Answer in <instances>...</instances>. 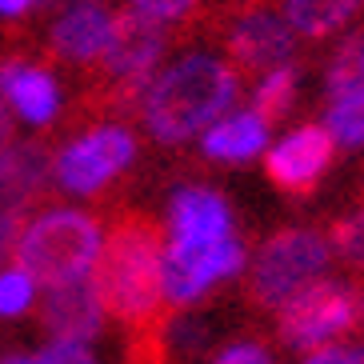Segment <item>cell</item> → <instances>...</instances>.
Returning <instances> with one entry per match:
<instances>
[{"mask_svg":"<svg viewBox=\"0 0 364 364\" xmlns=\"http://www.w3.org/2000/svg\"><path fill=\"white\" fill-rule=\"evenodd\" d=\"M164 228L149 213H124L105 232L92 284L105 316L124 324V336L164 324Z\"/></svg>","mask_w":364,"mask_h":364,"instance_id":"cell-1","label":"cell"},{"mask_svg":"<svg viewBox=\"0 0 364 364\" xmlns=\"http://www.w3.org/2000/svg\"><path fill=\"white\" fill-rule=\"evenodd\" d=\"M240 97V76L208 53H188L152 76L144 92V124L161 144H184L208 132Z\"/></svg>","mask_w":364,"mask_h":364,"instance_id":"cell-2","label":"cell"},{"mask_svg":"<svg viewBox=\"0 0 364 364\" xmlns=\"http://www.w3.org/2000/svg\"><path fill=\"white\" fill-rule=\"evenodd\" d=\"M100 245H105V232L92 213L68 208V204H44L21 228L12 257H16V268H24L36 284L60 289V284L92 277Z\"/></svg>","mask_w":364,"mask_h":364,"instance_id":"cell-3","label":"cell"},{"mask_svg":"<svg viewBox=\"0 0 364 364\" xmlns=\"http://www.w3.org/2000/svg\"><path fill=\"white\" fill-rule=\"evenodd\" d=\"M164 48H168V33L161 21H152L136 9L112 12V36L108 48L97 65L100 76V105L108 108H129L136 105L140 88L152 85V73L161 65Z\"/></svg>","mask_w":364,"mask_h":364,"instance_id":"cell-4","label":"cell"},{"mask_svg":"<svg viewBox=\"0 0 364 364\" xmlns=\"http://www.w3.org/2000/svg\"><path fill=\"white\" fill-rule=\"evenodd\" d=\"M332 260V248L321 232L309 228H284L260 245L252 272H248V296L260 309H280L300 289H309Z\"/></svg>","mask_w":364,"mask_h":364,"instance_id":"cell-5","label":"cell"},{"mask_svg":"<svg viewBox=\"0 0 364 364\" xmlns=\"http://www.w3.org/2000/svg\"><path fill=\"white\" fill-rule=\"evenodd\" d=\"M360 296L341 280H312L292 300L280 304L277 332L289 348H324L332 336H341L360 316Z\"/></svg>","mask_w":364,"mask_h":364,"instance_id":"cell-6","label":"cell"},{"mask_svg":"<svg viewBox=\"0 0 364 364\" xmlns=\"http://www.w3.org/2000/svg\"><path fill=\"white\" fill-rule=\"evenodd\" d=\"M53 161L56 156L44 140H16L9 152H0V268L12 257L21 228L28 225L24 216H33L48 193Z\"/></svg>","mask_w":364,"mask_h":364,"instance_id":"cell-7","label":"cell"},{"mask_svg":"<svg viewBox=\"0 0 364 364\" xmlns=\"http://www.w3.org/2000/svg\"><path fill=\"white\" fill-rule=\"evenodd\" d=\"M132 156H136V136L124 124L92 129L85 136L68 140L65 149L56 152L53 161L56 188H65L73 196H97L108 181H117L120 172L129 168Z\"/></svg>","mask_w":364,"mask_h":364,"instance_id":"cell-8","label":"cell"},{"mask_svg":"<svg viewBox=\"0 0 364 364\" xmlns=\"http://www.w3.org/2000/svg\"><path fill=\"white\" fill-rule=\"evenodd\" d=\"M332 156H336V140L324 124H300L284 140H277L264 152V176L289 196H309L324 181Z\"/></svg>","mask_w":364,"mask_h":364,"instance_id":"cell-9","label":"cell"},{"mask_svg":"<svg viewBox=\"0 0 364 364\" xmlns=\"http://www.w3.org/2000/svg\"><path fill=\"white\" fill-rule=\"evenodd\" d=\"M232 240V208L213 188H176L168 200V248L208 252Z\"/></svg>","mask_w":364,"mask_h":364,"instance_id":"cell-10","label":"cell"},{"mask_svg":"<svg viewBox=\"0 0 364 364\" xmlns=\"http://www.w3.org/2000/svg\"><path fill=\"white\" fill-rule=\"evenodd\" d=\"M240 264H245V248L236 236L220 248H208V252H172L164 245V292L172 304H193L220 280L232 277Z\"/></svg>","mask_w":364,"mask_h":364,"instance_id":"cell-11","label":"cell"},{"mask_svg":"<svg viewBox=\"0 0 364 364\" xmlns=\"http://www.w3.org/2000/svg\"><path fill=\"white\" fill-rule=\"evenodd\" d=\"M41 324L48 328L53 341H65V344L97 341L100 328H105V304H100V296H97L92 277L73 280V284H60V289L44 292V300H41Z\"/></svg>","mask_w":364,"mask_h":364,"instance_id":"cell-12","label":"cell"},{"mask_svg":"<svg viewBox=\"0 0 364 364\" xmlns=\"http://www.w3.org/2000/svg\"><path fill=\"white\" fill-rule=\"evenodd\" d=\"M228 56L245 73H272V68L289 65L292 48H296V33L284 16H272V12H248L228 28L225 36Z\"/></svg>","mask_w":364,"mask_h":364,"instance_id":"cell-13","label":"cell"},{"mask_svg":"<svg viewBox=\"0 0 364 364\" xmlns=\"http://www.w3.org/2000/svg\"><path fill=\"white\" fill-rule=\"evenodd\" d=\"M112 36V12L105 4H68L48 28V56L60 65H100Z\"/></svg>","mask_w":364,"mask_h":364,"instance_id":"cell-14","label":"cell"},{"mask_svg":"<svg viewBox=\"0 0 364 364\" xmlns=\"http://www.w3.org/2000/svg\"><path fill=\"white\" fill-rule=\"evenodd\" d=\"M0 92L12 112L33 129H48L60 117V85L48 68H36L21 56H0Z\"/></svg>","mask_w":364,"mask_h":364,"instance_id":"cell-15","label":"cell"},{"mask_svg":"<svg viewBox=\"0 0 364 364\" xmlns=\"http://www.w3.org/2000/svg\"><path fill=\"white\" fill-rule=\"evenodd\" d=\"M200 149L208 161H225V164H245L257 161L268 149V124L248 108V112H232L228 120H216L213 129L204 132Z\"/></svg>","mask_w":364,"mask_h":364,"instance_id":"cell-16","label":"cell"},{"mask_svg":"<svg viewBox=\"0 0 364 364\" xmlns=\"http://www.w3.org/2000/svg\"><path fill=\"white\" fill-rule=\"evenodd\" d=\"M364 0H284V21L292 24V33L321 41V36L336 33L341 24H348L360 12Z\"/></svg>","mask_w":364,"mask_h":364,"instance_id":"cell-17","label":"cell"},{"mask_svg":"<svg viewBox=\"0 0 364 364\" xmlns=\"http://www.w3.org/2000/svg\"><path fill=\"white\" fill-rule=\"evenodd\" d=\"M324 129L332 132L336 144L344 149H360L364 144V80L341 92H328V112H324Z\"/></svg>","mask_w":364,"mask_h":364,"instance_id":"cell-18","label":"cell"},{"mask_svg":"<svg viewBox=\"0 0 364 364\" xmlns=\"http://www.w3.org/2000/svg\"><path fill=\"white\" fill-rule=\"evenodd\" d=\"M296 80H300L296 68H289V65L272 68V73H264L257 80V88H252V112L264 120L268 129L292 112V100H296Z\"/></svg>","mask_w":364,"mask_h":364,"instance_id":"cell-19","label":"cell"},{"mask_svg":"<svg viewBox=\"0 0 364 364\" xmlns=\"http://www.w3.org/2000/svg\"><path fill=\"white\" fill-rule=\"evenodd\" d=\"M360 80H364V33H353L332 56L328 73H324V88L341 92V88H353Z\"/></svg>","mask_w":364,"mask_h":364,"instance_id":"cell-20","label":"cell"},{"mask_svg":"<svg viewBox=\"0 0 364 364\" xmlns=\"http://www.w3.org/2000/svg\"><path fill=\"white\" fill-rule=\"evenodd\" d=\"M36 304V280L24 268H0V321H16Z\"/></svg>","mask_w":364,"mask_h":364,"instance_id":"cell-21","label":"cell"},{"mask_svg":"<svg viewBox=\"0 0 364 364\" xmlns=\"http://www.w3.org/2000/svg\"><path fill=\"white\" fill-rule=\"evenodd\" d=\"M328 248L341 252V257H348L356 268H364V213L336 220L328 232Z\"/></svg>","mask_w":364,"mask_h":364,"instance_id":"cell-22","label":"cell"},{"mask_svg":"<svg viewBox=\"0 0 364 364\" xmlns=\"http://www.w3.org/2000/svg\"><path fill=\"white\" fill-rule=\"evenodd\" d=\"M196 4H200V0H129V9L144 12V16H152V21H161V24L188 21L196 12Z\"/></svg>","mask_w":364,"mask_h":364,"instance_id":"cell-23","label":"cell"},{"mask_svg":"<svg viewBox=\"0 0 364 364\" xmlns=\"http://www.w3.org/2000/svg\"><path fill=\"white\" fill-rule=\"evenodd\" d=\"M36 364H97V356L88 353L85 344H65V341H53L36 356Z\"/></svg>","mask_w":364,"mask_h":364,"instance_id":"cell-24","label":"cell"},{"mask_svg":"<svg viewBox=\"0 0 364 364\" xmlns=\"http://www.w3.org/2000/svg\"><path fill=\"white\" fill-rule=\"evenodd\" d=\"M216 364H272L260 344H228L225 353L216 356Z\"/></svg>","mask_w":364,"mask_h":364,"instance_id":"cell-25","label":"cell"},{"mask_svg":"<svg viewBox=\"0 0 364 364\" xmlns=\"http://www.w3.org/2000/svg\"><path fill=\"white\" fill-rule=\"evenodd\" d=\"M12 144H16V112L4 100V92H0V152H9Z\"/></svg>","mask_w":364,"mask_h":364,"instance_id":"cell-26","label":"cell"},{"mask_svg":"<svg viewBox=\"0 0 364 364\" xmlns=\"http://www.w3.org/2000/svg\"><path fill=\"white\" fill-rule=\"evenodd\" d=\"M300 364H353V348H316Z\"/></svg>","mask_w":364,"mask_h":364,"instance_id":"cell-27","label":"cell"},{"mask_svg":"<svg viewBox=\"0 0 364 364\" xmlns=\"http://www.w3.org/2000/svg\"><path fill=\"white\" fill-rule=\"evenodd\" d=\"M36 12V0H0V16L4 21H24Z\"/></svg>","mask_w":364,"mask_h":364,"instance_id":"cell-28","label":"cell"},{"mask_svg":"<svg viewBox=\"0 0 364 364\" xmlns=\"http://www.w3.org/2000/svg\"><path fill=\"white\" fill-rule=\"evenodd\" d=\"M0 364H36V360H33V356H16V353H12V356H0Z\"/></svg>","mask_w":364,"mask_h":364,"instance_id":"cell-29","label":"cell"},{"mask_svg":"<svg viewBox=\"0 0 364 364\" xmlns=\"http://www.w3.org/2000/svg\"><path fill=\"white\" fill-rule=\"evenodd\" d=\"M353 364H364V344H360V348H353Z\"/></svg>","mask_w":364,"mask_h":364,"instance_id":"cell-30","label":"cell"},{"mask_svg":"<svg viewBox=\"0 0 364 364\" xmlns=\"http://www.w3.org/2000/svg\"><path fill=\"white\" fill-rule=\"evenodd\" d=\"M360 316H364V309H360Z\"/></svg>","mask_w":364,"mask_h":364,"instance_id":"cell-31","label":"cell"}]
</instances>
